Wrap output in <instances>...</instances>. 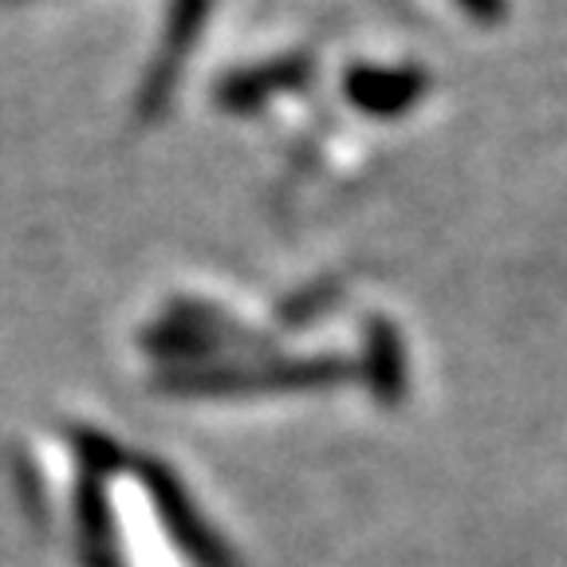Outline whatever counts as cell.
Segmentation results:
<instances>
[{"label":"cell","mask_w":567,"mask_h":567,"mask_svg":"<svg viewBox=\"0 0 567 567\" xmlns=\"http://www.w3.org/2000/svg\"><path fill=\"white\" fill-rule=\"evenodd\" d=\"M343 91L363 115L394 118L406 115L422 99L425 75L414 68H367V63H359L343 75Z\"/></svg>","instance_id":"obj_1"},{"label":"cell","mask_w":567,"mask_h":567,"mask_svg":"<svg viewBox=\"0 0 567 567\" xmlns=\"http://www.w3.org/2000/svg\"><path fill=\"white\" fill-rule=\"evenodd\" d=\"M461 12H470L473 20H481V24H496V20L508 12V0H457Z\"/></svg>","instance_id":"obj_3"},{"label":"cell","mask_w":567,"mask_h":567,"mask_svg":"<svg viewBox=\"0 0 567 567\" xmlns=\"http://www.w3.org/2000/svg\"><path fill=\"white\" fill-rule=\"evenodd\" d=\"M205 17H209V0H169V17H166V48H162V63H154V75L146 80L142 91V103L154 106L166 99V91L174 87L177 68H182V55L197 44V32H202Z\"/></svg>","instance_id":"obj_2"}]
</instances>
